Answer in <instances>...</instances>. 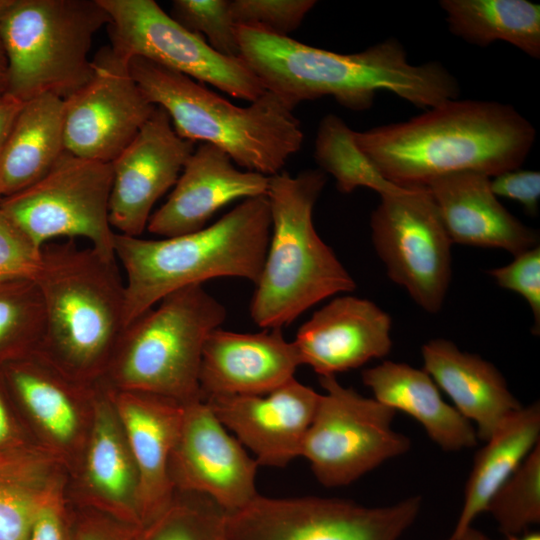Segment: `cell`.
<instances>
[{"mask_svg":"<svg viewBox=\"0 0 540 540\" xmlns=\"http://www.w3.org/2000/svg\"><path fill=\"white\" fill-rule=\"evenodd\" d=\"M237 34L240 57L265 90L293 110L301 102L331 96L347 109L363 111L381 90L428 110L460 95L458 80L445 66L409 63L395 38L342 54L245 27H237Z\"/></svg>","mask_w":540,"mask_h":540,"instance_id":"1","label":"cell"},{"mask_svg":"<svg viewBox=\"0 0 540 540\" xmlns=\"http://www.w3.org/2000/svg\"><path fill=\"white\" fill-rule=\"evenodd\" d=\"M354 137L386 179L416 188L460 171L494 177L518 169L536 130L509 104L453 99L404 122L355 131Z\"/></svg>","mask_w":540,"mask_h":540,"instance_id":"2","label":"cell"},{"mask_svg":"<svg viewBox=\"0 0 540 540\" xmlns=\"http://www.w3.org/2000/svg\"><path fill=\"white\" fill-rule=\"evenodd\" d=\"M116 261L91 247H46L34 279L44 315L34 355L83 384L102 380L125 329V284Z\"/></svg>","mask_w":540,"mask_h":540,"instance_id":"3","label":"cell"},{"mask_svg":"<svg viewBox=\"0 0 540 540\" xmlns=\"http://www.w3.org/2000/svg\"><path fill=\"white\" fill-rule=\"evenodd\" d=\"M271 233L266 196L244 199L198 231L159 239L116 233L126 274L125 328L168 294L222 277L259 280Z\"/></svg>","mask_w":540,"mask_h":540,"instance_id":"4","label":"cell"},{"mask_svg":"<svg viewBox=\"0 0 540 540\" xmlns=\"http://www.w3.org/2000/svg\"><path fill=\"white\" fill-rule=\"evenodd\" d=\"M326 182L320 169L269 176L271 233L250 305L261 328L282 329L320 301L356 288L314 227L313 209Z\"/></svg>","mask_w":540,"mask_h":540,"instance_id":"5","label":"cell"},{"mask_svg":"<svg viewBox=\"0 0 540 540\" xmlns=\"http://www.w3.org/2000/svg\"><path fill=\"white\" fill-rule=\"evenodd\" d=\"M128 67L147 99L167 112L180 137L218 147L247 171L278 174L302 147L304 133L293 109L269 91L239 107L148 59L132 57Z\"/></svg>","mask_w":540,"mask_h":540,"instance_id":"6","label":"cell"},{"mask_svg":"<svg viewBox=\"0 0 540 540\" xmlns=\"http://www.w3.org/2000/svg\"><path fill=\"white\" fill-rule=\"evenodd\" d=\"M226 315L201 284L168 294L124 329L100 382L182 404L200 399L203 347Z\"/></svg>","mask_w":540,"mask_h":540,"instance_id":"7","label":"cell"},{"mask_svg":"<svg viewBox=\"0 0 540 540\" xmlns=\"http://www.w3.org/2000/svg\"><path fill=\"white\" fill-rule=\"evenodd\" d=\"M109 22L98 0H14L0 25L7 93L22 102L75 93L93 75L92 40Z\"/></svg>","mask_w":540,"mask_h":540,"instance_id":"8","label":"cell"},{"mask_svg":"<svg viewBox=\"0 0 540 540\" xmlns=\"http://www.w3.org/2000/svg\"><path fill=\"white\" fill-rule=\"evenodd\" d=\"M111 163L66 151L39 181L0 199L1 211L40 250L57 237H81L109 259H116L109 220Z\"/></svg>","mask_w":540,"mask_h":540,"instance_id":"9","label":"cell"},{"mask_svg":"<svg viewBox=\"0 0 540 540\" xmlns=\"http://www.w3.org/2000/svg\"><path fill=\"white\" fill-rule=\"evenodd\" d=\"M319 381L325 393L320 394L301 457L322 485L346 486L410 449L409 438L392 429L395 410L344 387L336 376Z\"/></svg>","mask_w":540,"mask_h":540,"instance_id":"10","label":"cell"},{"mask_svg":"<svg viewBox=\"0 0 540 540\" xmlns=\"http://www.w3.org/2000/svg\"><path fill=\"white\" fill-rule=\"evenodd\" d=\"M108 13L110 49L125 61L142 57L250 103L265 88L241 57H227L182 27L153 0H98Z\"/></svg>","mask_w":540,"mask_h":540,"instance_id":"11","label":"cell"},{"mask_svg":"<svg viewBox=\"0 0 540 540\" xmlns=\"http://www.w3.org/2000/svg\"><path fill=\"white\" fill-rule=\"evenodd\" d=\"M421 498L365 507L336 498L262 495L227 514L228 540H398L415 521Z\"/></svg>","mask_w":540,"mask_h":540,"instance_id":"12","label":"cell"},{"mask_svg":"<svg viewBox=\"0 0 540 540\" xmlns=\"http://www.w3.org/2000/svg\"><path fill=\"white\" fill-rule=\"evenodd\" d=\"M370 227L389 278L423 310L438 312L451 281L453 243L428 190L405 188L381 196Z\"/></svg>","mask_w":540,"mask_h":540,"instance_id":"13","label":"cell"},{"mask_svg":"<svg viewBox=\"0 0 540 540\" xmlns=\"http://www.w3.org/2000/svg\"><path fill=\"white\" fill-rule=\"evenodd\" d=\"M128 62L102 48L93 75L64 100L65 151L111 163L134 139L156 109L130 74Z\"/></svg>","mask_w":540,"mask_h":540,"instance_id":"14","label":"cell"},{"mask_svg":"<svg viewBox=\"0 0 540 540\" xmlns=\"http://www.w3.org/2000/svg\"><path fill=\"white\" fill-rule=\"evenodd\" d=\"M257 467L256 460L228 432L205 400L183 404L169 466L175 492L204 495L227 514L233 513L259 495Z\"/></svg>","mask_w":540,"mask_h":540,"instance_id":"15","label":"cell"},{"mask_svg":"<svg viewBox=\"0 0 540 540\" xmlns=\"http://www.w3.org/2000/svg\"><path fill=\"white\" fill-rule=\"evenodd\" d=\"M194 144L180 137L167 112L156 106L134 139L111 162L112 228L133 237L143 233L153 206L177 182Z\"/></svg>","mask_w":540,"mask_h":540,"instance_id":"16","label":"cell"},{"mask_svg":"<svg viewBox=\"0 0 540 540\" xmlns=\"http://www.w3.org/2000/svg\"><path fill=\"white\" fill-rule=\"evenodd\" d=\"M320 393L291 379L263 395L213 396L205 400L220 422L255 456L258 465L285 467L301 456Z\"/></svg>","mask_w":540,"mask_h":540,"instance_id":"17","label":"cell"},{"mask_svg":"<svg viewBox=\"0 0 540 540\" xmlns=\"http://www.w3.org/2000/svg\"><path fill=\"white\" fill-rule=\"evenodd\" d=\"M390 315L368 299H332L298 329L292 341L300 364L319 377L358 368L392 348Z\"/></svg>","mask_w":540,"mask_h":540,"instance_id":"18","label":"cell"},{"mask_svg":"<svg viewBox=\"0 0 540 540\" xmlns=\"http://www.w3.org/2000/svg\"><path fill=\"white\" fill-rule=\"evenodd\" d=\"M268 180V176L237 169L223 150L200 143L166 202L151 214L147 229L160 238L198 231L227 204L266 196Z\"/></svg>","mask_w":540,"mask_h":540,"instance_id":"19","label":"cell"},{"mask_svg":"<svg viewBox=\"0 0 540 540\" xmlns=\"http://www.w3.org/2000/svg\"><path fill=\"white\" fill-rule=\"evenodd\" d=\"M300 365L293 342L280 328L240 333L219 327L203 347L201 398L267 394L293 379Z\"/></svg>","mask_w":540,"mask_h":540,"instance_id":"20","label":"cell"},{"mask_svg":"<svg viewBox=\"0 0 540 540\" xmlns=\"http://www.w3.org/2000/svg\"><path fill=\"white\" fill-rule=\"evenodd\" d=\"M105 387L137 468L142 520L149 523L168 507L175 494L169 466L183 404L150 393Z\"/></svg>","mask_w":540,"mask_h":540,"instance_id":"21","label":"cell"},{"mask_svg":"<svg viewBox=\"0 0 540 540\" xmlns=\"http://www.w3.org/2000/svg\"><path fill=\"white\" fill-rule=\"evenodd\" d=\"M425 188L452 243L499 248L513 256L538 246L537 232L500 203L486 174L450 173L433 179Z\"/></svg>","mask_w":540,"mask_h":540,"instance_id":"22","label":"cell"},{"mask_svg":"<svg viewBox=\"0 0 540 540\" xmlns=\"http://www.w3.org/2000/svg\"><path fill=\"white\" fill-rule=\"evenodd\" d=\"M7 380L43 436L46 450L60 461L82 452L96 384L77 382L36 355L9 367Z\"/></svg>","mask_w":540,"mask_h":540,"instance_id":"23","label":"cell"},{"mask_svg":"<svg viewBox=\"0 0 540 540\" xmlns=\"http://www.w3.org/2000/svg\"><path fill=\"white\" fill-rule=\"evenodd\" d=\"M421 352L423 370L449 396L456 410L476 424L479 439L487 441L522 407L501 372L482 357L463 352L443 338L429 340Z\"/></svg>","mask_w":540,"mask_h":540,"instance_id":"24","label":"cell"},{"mask_svg":"<svg viewBox=\"0 0 540 540\" xmlns=\"http://www.w3.org/2000/svg\"><path fill=\"white\" fill-rule=\"evenodd\" d=\"M82 491L97 505L142 520L137 468L108 389L97 383L82 449Z\"/></svg>","mask_w":540,"mask_h":540,"instance_id":"25","label":"cell"},{"mask_svg":"<svg viewBox=\"0 0 540 540\" xmlns=\"http://www.w3.org/2000/svg\"><path fill=\"white\" fill-rule=\"evenodd\" d=\"M362 381L377 401L418 421L443 450L458 451L477 445L474 426L443 400L438 386L423 369L387 360L363 370Z\"/></svg>","mask_w":540,"mask_h":540,"instance_id":"26","label":"cell"},{"mask_svg":"<svg viewBox=\"0 0 540 540\" xmlns=\"http://www.w3.org/2000/svg\"><path fill=\"white\" fill-rule=\"evenodd\" d=\"M64 100L52 94L24 103L0 154V199L43 178L64 153Z\"/></svg>","mask_w":540,"mask_h":540,"instance_id":"27","label":"cell"},{"mask_svg":"<svg viewBox=\"0 0 540 540\" xmlns=\"http://www.w3.org/2000/svg\"><path fill=\"white\" fill-rule=\"evenodd\" d=\"M540 406L534 402L511 414L489 437L475 458L466 483L463 506L449 540H454L487 510L498 489L539 444Z\"/></svg>","mask_w":540,"mask_h":540,"instance_id":"28","label":"cell"},{"mask_svg":"<svg viewBox=\"0 0 540 540\" xmlns=\"http://www.w3.org/2000/svg\"><path fill=\"white\" fill-rule=\"evenodd\" d=\"M61 498L55 455L19 445L0 451V540H26L40 511Z\"/></svg>","mask_w":540,"mask_h":540,"instance_id":"29","label":"cell"},{"mask_svg":"<svg viewBox=\"0 0 540 540\" xmlns=\"http://www.w3.org/2000/svg\"><path fill=\"white\" fill-rule=\"evenodd\" d=\"M449 31L485 47L505 41L540 58V6L527 0H441Z\"/></svg>","mask_w":540,"mask_h":540,"instance_id":"30","label":"cell"},{"mask_svg":"<svg viewBox=\"0 0 540 540\" xmlns=\"http://www.w3.org/2000/svg\"><path fill=\"white\" fill-rule=\"evenodd\" d=\"M354 130L335 114L325 115L319 122L314 159L319 169L330 174L342 193L359 187L369 188L380 196L402 192L405 188L386 179L355 141Z\"/></svg>","mask_w":540,"mask_h":540,"instance_id":"31","label":"cell"},{"mask_svg":"<svg viewBox=\"0 0 540 540\" xmlns=\"http://www.w3.org/2000/svg\"><path fill=\"white\" fill-rule=\"evenodd\" d=\"M43 322L42 300L33 280L0 283V360L34 355Z\"/></svg>","mask_w":540,"mask_h":540,"instance_id":"32","label":"cell"},{"mask_svg":"<svg viewBox=\"0 0 540 540\" xmlns=\"http://www.w3.org/2000/svg\"><path fill=\"white\" fill-rule=\"evenodd\" d=\"M486 511L507 539L540 522V444L493 495Z\"/></svg>","mask_w":540,"mask_h":540,"instance_id":"33","label":"cell"},{"mask_svg":"<svg viewBox=\"0 0 540 540\" xmlns=\"http://www.w3.org/2000/svg\"><path fill=\"white\" fill-rule=\"evenodd\" d=\"M226 517L204 495L175 492L168 507L149 522L144 540H228Z\"/></svg>","mask_w":540,"mask_h":540,"instance_id":"34","label":"cell"},{"mask_svg":"<svg viewBox=\"0 0 540 540\" xmlns=\"http://www.w3.org/2000/svg\"><path fill=\"white\" fill-rule=\"evenodd\" d=\"M188 31L200 35L227 57H240V44L229 0H174L169 14Z\"/></svg>","mask_w":540,"mask_h":540,"instance_id":"35","label":"cell"},{"mask_svg":"<svg viewBox=\"0 0 540 540\" xmlns=\"http://www.w3.org/2000/svg\"><path fill=\"white\" fill-rule=\"evenodd\" d=\"M316 3L315 0H230V10L237 27L289 37Z\"/></svg>","mask_w":540,"mask_h":540,"instance_id":"36","label":"cell"},{"mask_svg":"<svg viewBox=\"0 0 540 540\" xmlns=\"http://www.w3.org/2000/svg\"><path fill=\"white\" fill-rule=\"evenodd\" d=\"M41 260L42 250L38 249L0 209V283L34 281Z\"/></svg>","mask_w":540,"mask_h":540,"instance_id":"37","label":"cell"},{"mask_svg":"<svg viewBox=\"0 0 540 540\" xmlns=\"http://www.w3.org/2000/svg\"><path fill=\"white\" fill-rule=\"evenodd\" d=\"M488 274L498 286L522 296L531 308L534 334L540 332V247H533L502 267L493 268Z\"/></svg>","mask_w":540,"mask_h":540,"instance_id":"38","label":"cell"},{"mask_svg":"<svg viewBox=\"0 0 540 540\" xmlns=\"http://www.w3.org/2000/svg\"><path fill=\"white\" fill-rule=\"evenodd\" d=\"M492 192L520 203L525 212L535 216L540 200V173L534 170L514 169L490 179Z\"/></svg>","mask_w":540,"mask_h":540,"instance_id":"39","label":"cell"},{"mask_svg":"<svg viewBox=\"0 0 540 540\" xmlns=\"http://www.w3.org/2000/svg\"><path fill=\"white\" fill-rule=\"evenodd\" d=\"M61 503L62 498L49 503L40 511L26 540H65Z\"/></svg>","mask_w":540,"mask_h":540,"instance_id":"40","label":"cell"},{"mask_svg":"<svg viewBox=\"0 0 540 540\" xmlns=\"http://www.w3.org/2000/svg\"><path fill=\"white\" fill-rule=\"evenodd\" d=\"M24 103L8 93L0 97V154Z\"/></svg>","mask_w":540,"mask_h":540,"instance_id":"41","label":"cell"},{"mask_svg":"<svg viewBox=\"0 0 540 540\" xmlns=\"http://www.w3.org/2000/svg\"><path fill=\"white\" fill-rule=\"evenodd\" d=\"M13 434L8 410L0 394V451L16 446L11 443Z\"/></svg>","mask_w":540,"mask_h":540,"instance_id":"42","label":"cell"},{"mask_svg":"<svg viewBox=\"0 0 540 540\" xmlns=\"http://www.w3.org/2000/svg\"><path fill=\"white\" fill-rule=\"evenodd\" d=\"M8 90V63L6 54L0 42V97Z\"/></svg>","mask_w":540,"mask_h":540,"instance_id":"43","label":"cell"},{"mask_svg":"<svg viewBox=\"0 0 540 540\" xmlns=\"http://www.w3.org/2000/svg\"><path fill=\"white\" fill-rule=\"evenodd\" d=\"M454 540H493V539H491L490 537L485 535L483 532L471 526Z\"/></svg>","mask_w":540,"mask_h":540,"instance_id":"44","label":"cell"},{"mask_svg":"<svg viewBox=\"0 0 540 540\" xmlns=\"http://www.w3.org/2000/svg\"><path fill=\"white\" fill-rule=\"evenodd\" d=\"M508 540H540V534L539 532H524L516 537L508 538Z\"/></svg>","mask_w":540,"mask_h":540,"instance_id":"45","label":"cell"},{"mask_svg":"<svg viewBox=\"0 0 540 540\" xmlns=\"http://www.w3.org/2000/svg\"><path fill=\"white\" fill-rule=\"evenodd\" d=\"M14 0H0V25Z\"/></svg>","mask_w":540,"mask_h":540,"instance_id":"46","label":"cell"},{"mask_svg":"<svg viewBox=\"0 0 540 540\" xmlns=\"http://www.w3.org/2000/svg\"><path fill=\"white\" fill-rule=\"evenodd\" d=\"M78 540H106L102 536L96 533L87 532L82 534Z\"/></svg>","mask_w":540,"mask_h":540,"instance_id":"47","label":"cell"}]
</instances>
